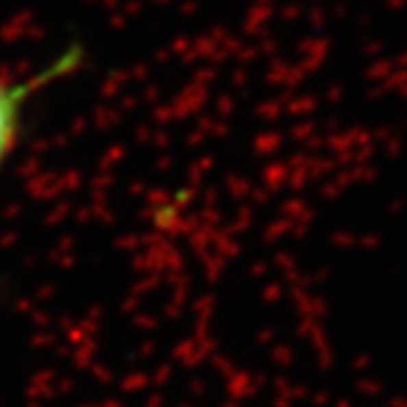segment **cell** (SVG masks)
<instances>
[{
	"label": "cell",
	"instance_id": "6da1fadb",
	"mask_svg": "<svg viewBox=\"0 0 407 407\" xmlns=\"http://www.w3.org/2000/svg\"><path fill=\"white\" fill-rule=\"evenodd\" d=\"M84 64V49L79 45H71L69 49L52 59L45 69L29 76H15L3 79L0 76V169L5 167L10 155L18 147L25 128V113L35 93L47 88L49 84L66 79Z\"/></svg>",
	"mask_w": 407,
	"mask_h": 407
}]
</instances>
